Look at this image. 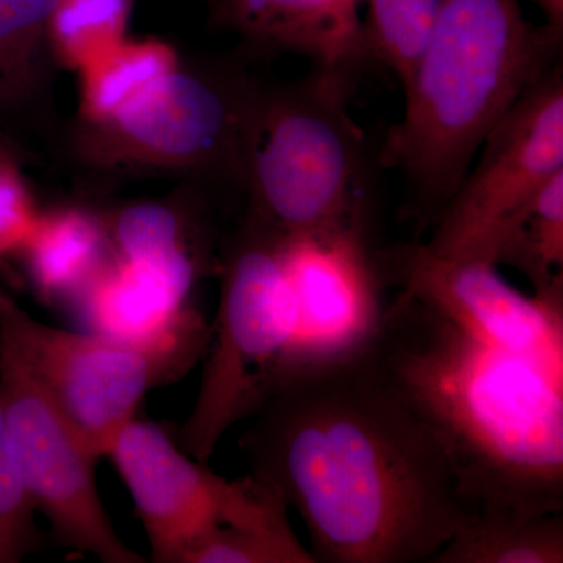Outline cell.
Masks as SVG:
<instances>
[{"label":"cell","instance_id":"1","mask_svg":"<svg viewBox=\"0 0 563 563\" xmlns=\"http://www.w3.org/2000/svg\"><path fill=\"white\" fill-rule=\"evenodd\" d=\"M251 418V476L301 515L314 562L420 563L466 517L453 465L373 347L290 369Z\"/></svg>","mask_w":563,"mask_h":563},{"label":"cell","instance_id":"2","mask_svg":"<svg viewBox=\"0 0 563 563\" xmlns=\"http://www.w3.org/2000/svg\"><path fill=\"white\" fill-rule=\"evenodd\" d=\"M372 343L442 443L465 525L563 512V373L479 342L402 292Z\"/></svg>","mask_w":563,"mask_h":563},{"label":"cell","instance_id":"3","mask_svg":"<svg viewBox=\"0 0 563 563\" xmlns=\"http://www.w3.org/2000/svg\"><path fill=\"white\" fill-rule=\"evenodd\" d=\"M558 40L518 0H442L383 151L422 210L439 218L488 133L550 70Z\"/></svg>","mask_w":563,"mask_h":563},{"label":"cell","instance_id":"4","mask_svg":"<svg viewBox=\"0 0 563 563\" xmlns=\"http://www.w3.org/2000/svg\"><path fill=\"white\" fill-rule=\"evenodd\" d=\"M342 69L320 66L290 87L258 91L244 150L247 221L291 235L361 217L362 133L347 107Z\"/></svg>","mask_w":563,"mask_h":563},{"label":"cell","instance_id":"5","mask_svg":"<svg viewBox=\"0 0 563 563\" xmlns=\"http://www.w3.org/2000/svg\"><path fill=\"white\" fill-rule=\"evenodd\" d=\"M209 339L210 325L190 306L157 335L128 340L43 324L0 291V343L98 459L147 393L179 383L195 368Z\"/></svg>","mask_w":563,"mask_h":563},{"label":"cell","instance_id":"6","mask_svg":"<svg viewBox=\"0 0 563 563\" xmlns=\"http://www.w3.org/2000/svg\"><path fill=\"white\" fill-rule=\"evenodd\" d=\"M295 332L279 235L247 221L222 272L203 372L177 444L207 463L224 433L251 418L288 373Z\"/></svg>","mask_w":563,"mask_h":563},{"label":"cell","instance_id":"7","mask_svg":"<svg viewBox=\"0 0 563 563\" xmlns=\"http://www.w3.org/2000/svg\"><path fill=\"white\" fill-rule=\"evenodd\" d=\"M257 95L236 77L179 65L110 120L79 122L77 155L101 172L243 174Z\"/></svg>","mask_w":563,"mask_h":563},{"label":"cell","instance_id":"8","mask_svg":"<svg viewBox=\"0 0 563 563\" xmlns=\"http://www.w3.org/2000/svg\"><path fill=\"white\" fill-rule=\"evenodd\" d=\"M110 457L131 492L155 563H181L218 526L288 531L284 498L254 476L229 481L192 459L161 426L133 418L114 435Z\"/></svg>","mask_w":563,"mask_h":563},{"label":"cell","instance_id":"9","mask_svg":"<svg viewBox=\"0 0 563 563\" xmlns=\"http://www.w3.org/2000/svg\"><path fill=\"white\" fill-rule=\"evenodd\" d=\"M0 398L25 488L57 542L103 563L146 562L122 542L99 498V459L2 343Z\"/></svg>","mask_w":563,"mask_h":563},{"label":"cell","instance_id":"10","mask_svg":"<svg viewBox=\"0 0 563 563\" xmlns=\"http://www.w3.org/2000/svg\"><path fill=\"white\" fill-rule=\"evenodd\" d=\"M424 246L442 257L476 258L514 211L563 172V80L548 70L488 133Z\"/></svg>","mask_w":563,"mask_h":563},{"label":"cell","instance_id":"11","mask_svg":"<svg viewBox=\"0 0 563 563\" xmlns=\"http://www.w3.org/2000/svg\"><path fill=\"white\" fill-rule=\"evenodd\" d=\"M279 252L295 313L288 372L354 350L376 332L385 307L361 218L279 235Z\"/></svg>","mask_w":563,"mask_h":563},{"label":"cell","instance_id":"12","mask_svg":"<svg viewBox=\"0 0 563 563\" xmlns=\"http://www.w3.org/2000/svg\"><path fill=\"white\" fill-rule=\"evenodd\" d=\"M402 295L435 310L473 339L563 373V299L526 296L498 266L442 257L424 244L399 255Z\"/></svg>","mask_w":563,"mask_h":563},{"label":"cell","instance_id":"13","mask_svg":"<svg viewBox=\"0 0 563 563\" xmlns=\"http://www.w3.org/2000/svg\"><path fill=\"white\" fill-rule=\"evenodd\" d=\"M198 274L196 258H107L79 295L90 332L128 340L157 335L187 309Z\"/></svg>","mask_w":563,"mask_h":563},{"label":"cell","instance_id":"14","mask_svg":"<svg viewBox=\"0 0 563 563\" xmlns=\"http://www.w3.org/2000/svg\"><path fill=\"white\" fill-rule=\"evenodd\" d=\"M218 13L252 43L344 68L365 47L361 0H214Z\"/></svg>","mask_w":563,"mask_h":563},{"label":"cell","instance_id":"15","mask_svg":"<svg viewBox=\"0 0 563 563\" xmlns=\"http://www.w3.org/2000/svg\"><path fill=\"white\" fill-rule=\"evenodd\" d=\"M107 225L90 211L65 207L40 213L21 247L40 298L60 301L80 295L109 258Z\"/></svg>","mask_w":563,"mask_h":563},{"label":"cell","instance_id":"16","mask_svg":"<svg viewBox=\"0 0 563 563\" xmlns=\"http://www.w3.org/2000/svg\"><path fill=\"white\" fill-rule=\"evenodd\" d=\"M476 261L525 274L539 298L563 299V172L492 233Z\"/></svg>","mask_w":563,"mask_h":563},{"label":"cell","instance_id":"17","mask_svg":"<svg viewBox=\"0 0 563 563\" xmlns=\"http://www.w3.org/2000/svg\"><path fill=\"white\" fill-rule=\"evenodd\" d=\"M179 65V57L168 43L125 38L80 70V122L98 124L110 120Z\"/></svg>","mask_w":563,"mask_h":563},{"label":"cell","instance_id":"18","mask_svg":"<svg viewBox=\"0 0 563 563\" xmlns=\"http://www.w3.org/2000/svg\"><path fill=\"white\" fill-rule=\"evenodd\" d=\"M57 0H0V117L36 98L46 79Z\"/></svg>","mask_w":563,"mask_h":563},{"label":"cell","instance_id":"19","mask_svg":"<svg viewBox=\"0 0 563 563\" xmlns=\"http://www.w3.org/2000/svg\"><path fill=\"white\" fill-rule=\"evenodd\" d=\"M432 563H562L563 512L463 526Z\"/></svg>","mask_w":563,"mask_h":563},{"label":"cell","instance_id":"20","mask_svg":"<svg viewBox=\"0 0 563 563\" xmlns=\"http://www.w3.org/2000/svg\"><path fill=\"white\" fill-rule=\"evenodd\" d=\"M132 0H57L49 20L54 60L80 70L125 40Z\"/></svg>","mask_w":563,"mask_h":563},{"label":"cell","instance_id":"21","mask_svg":"<svg viewBox=\"0 0 563 563\" xmlns=\"http://www.w3.org/2000/svg\"><path fill=\"white\" fill-rule=\"evenodd\" d=\"M442 0H368L363 44L396 73L402 87L431 35Z\"/></svg>","mask_w":563,"mask_h":563},{"label":"cell","instance_id":"22","mask_svg":"<svg viewBox=\"0 0 563 563\" xmlns=\"http://www.w3.org/2000/svg\"><path fill=\"white\" fill-rule=\"evenodd\" d=\"M114 255L132 261L196 258L188 247L179 213L166 203L141 202L120 211L107 225Z\"/></svg>","mask_w":563,"mask_h":563},{"label":"cell","instance_id":"23","mask_svg":"<svg viewBox=\"0 0 563 563\" xmlns=\"http://www.w3.org/2000/svg\"><path fill=\"white\" fill-rule=\"evenodd\" d=\"M181 563H317L292 529L218 526L192 544Z\"/></svg>","mask_w":563,"mask_h":563},{"label":"cell","instance_id":"24","mask_svg":"<svg viewBox=\"0 0 563 563\" xmlns=\"http://www.w3.org/2000/svg\"><path fill=\"white\" fill-rule=\"evenodd\" d=\"M35 512L0 398V563L21 562L36 550Z\"/></svg>","mask_w":563,"mask_h":563},{"label":"cell","instance_id":"25","mask_svg":"<svg viewBox=\"0 0 563 563\" xmlns=\"http://www.w3.org/2000/svg\"><path fill=\"white\" fill-rule=\"evenodd\" d=\"M38 218L14 155H0V258L24 246Z\"/></svg>","mask_w":563,"mask_h":563},{"label":"cell","instance_id":"26","mask_svg":"<svg viewBox=\"0 0 563 563\" xmlns=\"http://www.w3.org/2000/svg\"><path fill=\"white\" fill-rule=\"evenodd\" d=\"M547 16L548 25L551 32L561 36L563 25V0H533Z\"/></svg>","mask_w":563,"mask_h":563},{"label":"cell","instance_id":"27","mask_svg":"<svg viewBox=\"0 0 563 563\" xmlns=\"http://www.w3.org/2000/svg\"><path fill=\"white\" fill-rule=\"evenodd\" d=\"M0 155H13L9 141H5L0 136Z\"/></svg>","mask_w":563,"mask_h":563}]
</instances>
